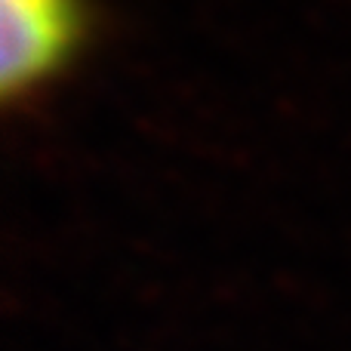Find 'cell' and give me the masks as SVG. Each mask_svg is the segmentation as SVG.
<instances>
[{
  "label": "cell",
  "mask_w": 351,
  "mask_h": 351,
  "mask_svg": "<svg viewBox=\"0 0 351 351\" xmlns=\"http://www.w3.org/2000/svg\"><path fill=\"white\" fill-rule=\"evenodd\" d=\"M96 34L90 0H3L0 96L28 105L62 80Z\"/></svg>",
  "instance_id": "6da1fadb"
}]
</instances>
